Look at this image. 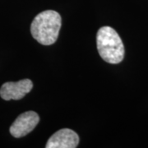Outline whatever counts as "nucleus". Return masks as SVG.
<instances>
[{"instance_id":"nucleus-1","label":"nucleus","mask_w":148,"mask_h":148,"mask_svg":"<svg viewBox=\"0 0 148 148\" xmlns=\"http://www.w3.org/2000/svg\"><path fill=\"white\" fill-rule=\"evenodd\" d=\"M61 24V16L57 12L44 11L39 13L32 21L31 26L32 36L41 45H53L58 39Z\"/></svg>"},{"instance_id":"nucleus-2","label":"nucleus","mask_w":148,"mask_h":148,"mask_svg":"<svg viewBox=\"0 0 148 148\" xmlns=\"http://www.w3.org/2000/svg\"><path fill=\"white\" fill-rule=\"evenodd\" d=\"M97 49L109 64H119L124 57V46L119 34L110 27H103L97 32Z\"/></svg>"},{"instance_id":"nucleus-3","label":"nucleus","mask_w":148,"mask_h":148,"mask_svg":"<svg viewBox=\"0 0 148 148\" xmlns=\"http://www.w3.org/2000/svg\"><path fill=\"white\" fill-rule=\"evenodd\" d=\"M40 117L34 111H27L20 114L10 127L11 134L14 138H21L36 127Z\"/></svg>"},{"instance_id":"nucleus-4","label":"nucleus","mask_w":148,"mask_h":148,"mask_svg":"<svg viewBox=\"0 0 148 148\" xmlns=\"http://www.w3.org/2000/svg\"><path fill=\"white\" fill-rule=\"evenodd\" d=\"M33 83L30 79H23L16 82H6L1 86L0 95L5 101L20 100L32 90Z\"/></svg>"},{"instance_id":"nucleus-5","label":"nucleus","mask_w":148,"mask_h":148,"mask_svg":"<svg viewBox=\"0 0 148 148\" xmlns=\"http://www.w3.org/2000/svg\"><path fill=\"white\" fill-rule=\"evenodd\" d=\"M79 143V137L76 132L63 128L53 133L46 143V148H75Z\"/></svg>"}]
</instances>
